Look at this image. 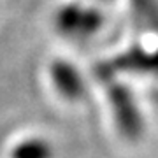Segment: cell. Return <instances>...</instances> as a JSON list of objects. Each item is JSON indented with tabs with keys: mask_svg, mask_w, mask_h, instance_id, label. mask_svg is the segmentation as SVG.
Returning <instances> with one entry per match:
<instances>
[{
	"mask_svg": "<svg viewBox=\"0 0 158 158\" xmlns=\"http://www.w3.org/2000/svg\"><path fill=\"white\" fill-rule=\"evenodd\" d=\"M51 81L55 83V88L60 95L69 102L81 100L85 85L83 79L77 74L76 67H72L69 62H55L49 67Z\"/></svg>",
	"mask_w": 158,
	"mask_h": 158,
	"instance_id": "3",
	"label": "cell"
},
{
	"mask_svg": "<svg viewBox=\"0 0 158 158\" xmlns=\"http://www.w3.org/2000/svg\"><path fill=\"white\" fill-rule=\"evenodd\" d=\"M109 97H111L114 119L118 123L119 132L127 139H132V141L141 137L144 127H142V118L132 95L121 86H113L109 91Z\"/></svg>",
	"mask_w": 158,
	"mask_h": 158,
	"instance_id": "1",
	"label": "cell"
},
{
	"mask_svg": "<svg viewBox=\"0 0 158 158\" xmlns=\"http://www.w3.org/2000/svg\"><path fill=\"white\" fill-rule=\"evenodd\" d=\"M58 27L65 35H76V37H85V35L93 34L98 25L100 18L98 12L86 9L81 6H65L58 12Z\"/></svg>",
	"mask_w": 158,
	"mask_h": 158,
	"instance_id": "2",
	"label": "cell"
},
{
	"mask_svg": "<svg viewBox=\"0 0 158 158\" xmlns=\"http://www.w3.org/2000/svg\"><path fill=\"white\" fill-rule=\"evenodd\" d=\"M53 149L44 139H27L12 149L11 158H51Z\"/></svg>",
	"mask_w": 158,
	"mask_h": 158,
	"instance_id": "4",
	"label": "cell"
}]
</instances>
